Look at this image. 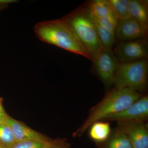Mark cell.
Segmentation results:
<instances>
[{
	"label": "cell",
	"mask_w": 148,
	"mask_h": 148,
	"mask_svg": "<svg viewBox=\"0 0 148 148\" xmlns=\"http://www.w3.org/2000/svg\"><path fill=\"white\" fill-rule=\"evenodd\" d=\"M103 148H132L127 135L118 130Z\"/></svg>",
	"instance_id": "2e32d148"
},
{
	"label": "cell",
	"mask_w": 148,
	"mask_h": 148,
	"mask_svg": "<svg viewBox=\"0 0 148 148\" xmlns=\"http://www.w3.org/2000/svg\"><path fill=\"white\" fill-rule=\"evenodd\" d=\"M3 98L0 97V116L3 115L7 114L3 106Z\"/></svg>",
	"instance_id": "44dd1931"
},
{
	"label": "cell",
	"mask_w": 148,
	"mask_h": 148,
	"mask_svg": "<svg viewBox=\"0 0 148 148\" xmlns=\"http://www.w3.org/2000/svg\"><path fill=\"white\" fill-rule=\"evenodd\" d=\"M128 10L132 18L140 24L147 36L148 29V1L129 0Z\"/></svg>",
	"instance_id": "8fae6325"
},
{
	"label": "cell",
	"mask_w": 148,
	"mask_h": 148,
	"mask_svg": "<svg viewBox=\"0 0 148 148\" xmlns=\"http://www.w3.org/2000/svg\"><path fill=\"white\" fill-rule=\"evenodd\" d=\"M62 18L88 51L93 62L103 47L94 22L85 8H78Z\"/></svg>",
	"instance_id": "3957f363"
},
{
	"label": "cell",
	"mask_w": 148,
	"mask_h": 148,
	"mask_svg": "<svg viewBox=\"0 0 148 148\" xmlns=\"http://www.w3.org/2000/svg\"><path fill=\"white\" fill-rule=\"evenodd\" d=\"M118 130L127 135L132 148H148V132L144 122H117Z\"/></svg>",
	"instance_id": "52a82bcc"
},
{
	"label": "cell",
	"mask_w": 148,
	"mask_h": 148,
	"mask_svg": "<svg viewBox=\"0 0 148 148\" xmlns=\"http://www.w3.org/2000/svg\"><path fill=\"white\" fill-rule=\"evenodd\" d=\"M5 123L12 130L16 142L31 140L47 142L52 140L10 116H8Z\"/></svg>",
	"instance_id": "30bf717a"
},
{
	"label": "cell",
	"mask_w": 148,
	"mask_h": 148,
	"mask_svg": "<svg viewBox=\"0 0 148 148\" xmlns=\"http://www.w3.org/2000/svg\"><path fill=\"white\" fill-rule=\"evenodd\" d=\"M34 29L35 35L40 40L82 56L92 61L88 51L69 24L62 18L38 22Z\"/></svg>",
	"instance_id": "6da1fadb"
},
{
	"label": "cell",
	"mask_w": 148,
	"mask_h": 148,
	"mask_svg": "<svg viewBox=\"0 0 148 148\" xmlns=\"http://www.w3.org/2000/svg\"><path fill=\"white\" fill-rule=\"evenodd\" d=\"M148 117V97L143 96L120 112L107 118L105 120L114 121H141Z\"/></svg>",
	"instance_id": "ba28073f"
},
{
	"label": "cell",
	"mask_w": 148,
	"mask_h": 148,
	"mask_svg": "<svg viewBox=\"0 0 148 148\" xmlns=\"http://www.w3.org/2000/svg\"><path fill=\"white\" fill-rule=\"evenodd\" d=\"M98 75L106 85L113 84L119 63L112 50L103 48L93 61Z\"/></svg>",
	"instance_id": "8992f818"
},
{
	"label": "cell",
	"mask_w": 148,
	"mask_h": 148,
	"mask_svg": "<svg viewBox=\"0 0 148 148\" xmlns=\"http://www.w3.org/2000/svg\"><path fill=\"white\" fill-rule=\"evenodd\" d=\"M8 7V5H0V12Z\"/></svg>",
	"instance_id": "cb8c5ba5"
},
{
	"label": "cell",
	"mask_w": 148,
	"mask_h": 148,
	"mask_svg": "<svg viewBox=\"0 0 148 148\" xmlns=\"http://www.w3.org/2000/svg\"><path fill=\"white\" fill-rule=\"evenodd\" d=\"M17 2V1L16 0H0V5H8L9 4Z\"/></svg>",
	"instance_id": "7402d4cb"
},
{
	"label": "cell",
	"mask_w": 148,
	"mask_h": 148,
	"mask_svg": "<svg viewBox=\"0 0 148 148\" xmlns=\"http://www.w3.org/2000/svg\"><path fill=\"white\" fill-rule=\"evenodd\" d=\"M94 24L103 48L112 50L116 40L114 32L101 27L95 22Z\"/></svg>",
	"instance_id": "5bb4252c"
},
{
	"label": "cell",
	"mask_w": 148,
	"mask_h": 148,
	"mask_svg": "<svg viewBox=\"0 0 148 148\" xmlns=\"http://www.w3.org/2000/svg\"><path fill=\"white\" fill-rule=\"evenodd\" d=\"M114 34L120 41L145 38L147 36L140 24L132 18L119 20Z\"/></svg>",
	"instance_id": "9c48e42d"
},
{
	"label": "cell",
	"mask_w": 148,
	"mask_h": 148,
	"mask_svg": "<svg viewBox=\"0 0 148 148\" xmlns=\"http://www.w3.org/2000/svg\"><path fill=\"white\" fill-rule=\"evenodd\" d=\"M85 8L93 19L103 18L113 12L109 1L107 0L91 1Z\"/></svg>",
	"instance_id": "7c38bea8"
},
{
	"label": "cell",
	"mask_w": 148,
	"mask_h": 148,
	"mask_svg": "<svg viewBox=\"0 0 148 148\" xmlns=\"http://www.w3.org/2000/svg\"><path fill=\"white\" fill-rule=\"evenodd\" d=\"M89 135L92 140L97 143H103L108 140L111 134L110 123L107 122L97 121L90 126Z\"/></svg>",
	"instance_id": "4fadbf2b"
},
{
	"label": "cell",
	"mask_w": 148,
	"mask_h": 148,
	"mask_svg": "<svg viewBox=\"0 0 148 148\" xmlns=\"http://www.w3.org/2000/svg\"><path fill=\"white\" fill-rule=\"evenodd\" d=\"M92 19L94 22L101 27L114 32L119 21L114 12L103 18Z\"/></svg>",
	"instance_id": "ac0fdd59"
},
{
	"label": "cell",
	"mask_w": 148,
	"mask_h": 148,
	"mask_svg": "<svg viewBox=\"0 0 148 148\" xmlns=\"http://www.w3.org/2000/svg\"><path fill=\"white\" fill-rule=\"evenodd\" d=\"M0 148H2L1 147H0Z\"/></svg>",
	"instance_id": "d4e9b609"
},
{
	"label": "cell",
	"mask_w": 148,
	"mask_h": 148,
	"mask_svg": "<svg viewBox=\"0 0 148 148\" xmlns=\"http://www.w3.org/2000/svg\"><path fill=\"white\" fill-rule=\"evenodd\" d=\"M111 7L119 20L132 18L129 10V0H109Z\"/></svg>",
	"instance_id": "9a60e30c"
},
{
	"label": "cell",
	"mask_w": 148,
	"mask_h": 148,
	"mask_svg": "<svg viewBox=\"0 0 148 148\" xmlns=\"http://www.w3.org/2000/svg\"><path fill=\"white\" fill-rule=\"evenodd\" d=\"M113 53L119 64L145 59L148 56V42L145 38L119 41Z\"/></svg>",
	"instance_id": "5b68a950"
},
{
	"label": "cell",
	"mask_w": 148,
	"mask_h": 148,
	"mask_svg": "<svg viewBox=\"0 0 148 148\" xmlns=\"http://www.w3.org/2000/svg\"><path fill=\"white\" fill-rule=\"evenodd\" d=\"M148 69L147 58L120 64L113 84L117 88H126L138 91L145 90L147 86Z\"/></svg>",
	"instance_id": "277c9868"
},
{
	"label": "cell",
	"mask_w": 148,
	"mask_h": 148,
	"mask_svg": "<svg viewBox=\"0 0 148 148\" xmlns=\"http://www.w3.org/2000/svg\"><path fill=\"white\" fill-rule=\"evenodd\" d=\"M53 140L47 142L33 140L17 141L10 148H42L52 143Z\"/></svg>",
	"instance_id": "d6986e66"
},
{
	"label": "cell",
	"mask_w": 148,
	"mask_h": 148,
	"mask_svg": "<svg viewBox=\"0 0 148 148\" xmlns=\"http://www.w3.org/2000/svg\"><path fill=\"white\" fill-rule=\"evenodd\" d=\"M141 97L139 92L134 89L115 88L90 110L87 119L73 133L74 137H80L94 123L105 120L124 110Z\"/></svg>",
	"instance_id": "7a4b0ae2"
},
{
	"label": "cell",
	"mask_w": 148,
	"mask_h": 148,
	"mask_svg": "<svg viewBox=\"0 0 148 148\" xmlns=\"http://www.w3.org/2000/svg\"><path fill=\"white\" fill-rule=\"evenodd\" d=\"M16 142L12 130L5 121L0 124V147L10 148Z\"/></svg>",
	"instance_id": "e0dca14e"
},
{
	"label": "cell",
	"mask_w": 148,
	"mask_h": 148,
	"mask_svg": "<svg viewBox=\"0 0 148 148\" xmlns=\"http://www.w3.org/2000/svg\"><path fill=\"white\" fill-rule=\"evenodd\" d=\"M71 145L67 143L65 139H57L53 140L49 145L42 148H70Z\"/></svg>",
	"instance_id": "ffe728a7"
},
{
	"label": "cell",
	"mask_w": 148,
	"mask_h": 148,
	"mask_svg": "<svg viewBox=\"0 0 148 148\" xmlns=\"http://www.w3.org/2000/svg\"><path fill=\"white\" fill-rule=\"evenodd\" d=\"M8 115L7 114L3 115L0 116V124L5 122Z\"/></svg>",
	"instance_id": "603a6c76"
}]
</instances>
